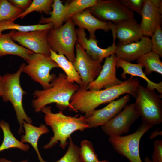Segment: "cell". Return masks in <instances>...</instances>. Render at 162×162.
Returning <instances> with one entry per match:
<instances>
[{"label": "cell", "instance_id": "1", "mask_svg": "<svg viewBox=\"0 0 162 162\" xmlns=\"http://www.w3.org/2000/svg\"><path fill=\"white\" fill-rule=\"evenodd\" d=\"M140 85L138 79L131 76L118 85L99 91L80 87L72 96L68 108L71 111L84 113V116L88 117L100 105L114 100L122 95L128 94L134 98Z\"/></svg>", "mask_w": 162, "mask_h": 162}, {"label": "cell", "instance_id": "2", "mask_svg": "<svg viewBox=\"0 0 162 162\" xmlns=\"http://www.w3.org/2000/svg\"><path fill=\"white\" fill-rule=\"evenodd\" d=\"M41 111L44 114V119L46 124L52 129L53 135L50 140L43 148H50L60 142L59 146L64 149L68 144L67 140L75 131L80 130L82 131L88 128L84 116L78 117L67 116L62 111L56 113L52 112L50 106H46Z\"/></svg>", "mask_w": 162, "mask_h": 162}, {"label": "cell", "instance_id": "3", "mask_svg": "<svg viewBox=\"0 0 162 162\" xmlns=\"http://www.w3.org/2000/svg\"><path fill=\"white\" fill-rule=\"evenodd\" d=\"M80 87L77 84L69 82L65 74L59 73L52 82L50 88L34 91L32 107L36 112H38L46 105L55 103L60 109L63 110L68 108L72 96Z\"/></svg>", "mask_w": 162, "mask_h": 162}, {"label": "cell", "instance_id": "4", "mask_svg": "<svg viewBox=\"0 0 162 162\" xmlns=\"http://www.w3.org/2000/svg\"><path fill=\"white\" fill-rule=\"evenodd\" d=\"M75 25L70 18L61 27L49 29L46 37L50 49L64 56L73 63L75 59V47L78 39Z\"/></svg>", "mask_w": 162, "mask_h": 162}, {"label": "cell", "instance_id": "5", "mask_svg": "<svg viewBox=\"0 0 162 162\" xmlns=\"http://www.w3.org/2000/svg\"><path fill=\"white\" fill-rule=\"evenodd\" d=\"M25 65L23 63L16 72L8 73L3 76L4 92L2 99L5 102L10 101L14 109L17 119L20 125L18 132L19 134L24 133L22 125L25 121L31 124L33 123L31 118L26 113L22 104L23 96L26 93L21 87L20 78Z\"/></svg>", "mask_w": 162, "mask_h": 162}, {"label": "cell", "instance_id": "6", "mask_svg": "<svg viewBox=\"0 0 162 162\" xmlns=\"http://www.w3.org/2000/svg\"><path fill=\"white\" fill-rule=\"evenodd\" d=\"M162 97L140 85L134 97L135 108L142 122L154 126L162 122Z\"/></svg>", "mask_w": 162, "mask_h": 162}, {"label": "cell", "instance_id": "7", "mask_svg": "<svg viewBox=\"0 0 162 162\" xmlns=\"http://www.w3.org/2000/svg\"><path fill=\"white\" fill-rule=\"evenodd\" d=\"M153 126L143 122L134 133L125 136H109L108 140L118 154L126 158L130 162H142L140 154V140Z\"/></svg>", "mask_w": 162, "mask_h": 162}, {"label": "cell", "instance_id": "8", "mask_svg": "<svg viewBox=\"0 0 162 162\" xmlns=\"http://www.w3.org/2000/svg\"><path fill=\"white\" fill-rule=\"evenodd\" d=\"M27 62L28 64L24 67L22 72L39 83L43 89L50 88L56 77L55 74H50V71L53 68H59L58 65L50 56L34 53Z\"/></svg>", "mask_w": 162, "mask_h": 162}, {"label": "cell", "instance_id": "9", "mask_svg": "<svg viewBox=\"0 0 162 162\" xmlns=\"http://www.w3.org/2000/svg\"><path fill=\"white\" fill-rule=\"evenodd\" d=\"M88 9L98 19L116 24L134 17V12L118 0H98L97 3Z\"/></svg>", "mask_w": 162, "mask_h": 162}, {"label": "cell", "instance_id": "10", "mask_svg": "<svg viewBox=\"0 0 162 162\" xmlns=\"http://www.w3.org/2000/svg\"><path fill=\"white\" fill-rule=\"evenodd\" d=\"M75 47L76 56L73 64L81 79L80 87L87 90L89 84L99 74L102 65L89 56L77 41Z\"/></svg>", "mask_w": 162, "mask_h": 162}, {"label": "cell", "instance_id": "11", "mask_svg": "<svg viewBox=\"0 0 162 162\" xmlns=\"http://www.w3.org/2000/svg\"><path fill=\"white\" fill-rule=\"evenodd\" d=\"M134 103L127 105L124 109L101 127L109 136H121L128 133L131 126L140 118Z\"/></svg>", "mask_w": 162, "mask_h": 162}, {"label": "cell", "instance_id": "12", "mask_svg": "<svg viewBox=\"0 0 162 162\" xmlns=\"http://www.w3.org/2000/svg\"><path fill=\"white\" fill-rule=\"evenodd\" d=\"M48 30L21 32L12 30L11 37L21 46L36 53L50 56V49L47 40Z\"/></svg>", "mask_w": 162, "mask_h": 162}, {"label": "cell", "instance_id": "13", "mask_svg": "<svg viewBox=\"0 0 162 162\" xmlns=\"http://www.w3.org/2000/svg\"><path fill=\"white\" fill-rule=\"evenodd\" d=\"M130 100V95L127 94L119 99L110 102L102 109L95 110L90 116H84L88 128L104 125L120 112Z\"/></svg>", "mask_w": 162, "mask_h": 162}, {"label": "cell", "instance_id": "14", "mask_svg": "<svg viewBox=\"0 0 162 162\" xmlns=\"http://www.w3.org/2000/svg\"><path fill=\"white\" fill-rule=\"evenodd\" d=\"M118 58L115 53L105 58L99 74L89 84L87 90L99 91L118 85L123 82L116 77V64Z\"/></svg>", "mask_w": 162, "mask_h": 162}, {"label": "cell", "instance_id": "15", "mask_svg": "<svg viewBox=\"0 0 162 162\" xmlns=\"http://www.w3.org/2000/svg\"><path fill=\"white\" fill-rule=\"evenodd\" d=\"M76 31L78 38L77 41L94 60L101 63L104 58L115 53L117 48L115 35H112L113 43L112 45L106 49H102L98 46V41L96 38H87L84 28H78Z\"/></svg>", "mask_w": 162, "mask_h": 162}, {"label": "cell", "instance_id": "16", "mask_svg": "<svg viewBox=\"0 0 162 162\" xmlns=\"http://www.w3.org/2000/svg\"><path fill=\"white\" fill-rule=\"evenodd\" d=\"M116 46L115 54L117 57L130 62L137 60L142 56L152 51L151 39L145 36L138 41Z\"/></svg>", "mask_w": 162, "mask_h": 162}, {"label": "cell", "instance_id": "17", "mask_svg": "<svg viewBox=\"0 0 162 162\" xmlns=\"http://www.w3.org/2000/svg\"><path fill=\"white\" fill-rule=\"evenodd\" d=\"M113 24L116 37L118 39L117 44L136 42L144 36L139 24L134 17Z\"/></svg>", "mask_w": 162, "mask_h": 162}, {"label": "cell", "instance_id": "18", "mask_svg": "<svg viewBox=\"0 0 162 162\" xmlns=\"http://www.w3.org/2000/svg\"><path fill=\"white\" fill-rule=\"evenodd\" d=\"M162 13V11L155 7L151 0H144L139 24L144 36L151 37L157 27L161 26Z\"/></svg>", "mask_w": 162, "mask_h": 162}, {"label": "cell", "instance_id": "19", "mask_svg": "<svg viewBox=\"0 0 162 162\" xmlns=\"http://www.w3.org/2000/svg\"><path fill=\"white\" fill-rule=\"evenodd\" d=\"M75 25L79 28H86L88 31L91 38H96V31L102 29L105 32L110 30L112 22L111 21H101L94 17L88 9L83 12L72 15L70 17Z\"/></svg>", "mask_w": 162, "mask_h": 162}, {"label": "cell", "instance_id": "20", "mask_svg": "<svg viewBox=\"0 0 162 162\" xmlns=\"http://www.w3.org/2000/svg\"><path fill=\"white\" fill-rule=\"evenodd\" d=\"M116 68H121L123 72L121 76L124 79H126V75H130L131 76H137L144 80L147 82L146 87L151 90L156 89L158 93L162 94V81L158 83L151 80L145 74L143 70L144 65L140 64H134L118 58L116 64Z\"/></svg>", "mask_w": 162, "mask_h": 162}, {"label": "cell", "instance_id": "21", "mask_svg": "<svg viewBox=\"0 0 162 162\" xmlns=\"http://www.w3.org/2000/svg\"><path fill=\"white\" fill-rule=\"evenodd\" d=\"M11 33L10 31L0 34V58L7 55H13L22 58L27 62L34 52L14 42L11 38Z\"/></svg>", "mask_w": 162, "mask_h": 162}, {"label": "cell", "instance_id": "22", "mask_svg": "<svg viewBox=\"0 0 162 162\" xmlns=\"http://www.w3.org/2000/svg\"><path fill=\"white\" fill-rule=\"evenodd\" d=\"M25 134L21 136L20 141L23 143H30L36 151L40 162H47L41 157L38 147V142L40 136L44 134H48L49 130L44 124H41L38 127L24 121L22 125Z\"/></svg>", "mask_w": 162, "mask_h": 162}, {"label": "cell", "instance_id": "23", "mask_svg": "<svg viewBox=\"0 0 162 162\" xmlns=\"http://www.w3.org/2000/svg\"><path fill=\"white\" fill-rule=\"evenodd\" d=\"M69 3L64 5L60 0H54L52 5V10L50 12V16L45 17L42 16L39 22V24H45L52 23L53 28H58L63 25L65 22L68 10Z\"/></svg>", "mask_w": 162, "mask_h": 162}, {"label": "cell", "instance_id": "24", "mask_svg": "<svg viewBox=\"0 0 162 162\" xmlns=\"http://www.w3.org/2000/svg\"><path fill=\"white\" fill-rule=\"evenodd\" d=\"M50 52V57L64 71L68 81L71 83H76L80 86L82 82L81 79L73 63L63 55L58 54L51 49Z\"/></svg>", "mask_w": 162, "mask_h": 162}, {"label": "cell", "instance_id": "25", "mask_svg": "<svg viewBox=\"0 0 162 162\" xmlns=\"http://www.w3.org/2000/svg\"><path fill=\"white\" fill-rule=\"evenodd\" d=\"M9 124L2 120L0 122V127L2 130L3 139L0 146V152L12 148H17L25 152L28 151L30 146L18 140L11 131Z\"/></svg>", "mask_w": 162, "mask_h": 162}, {"label": "cell", "instance_id": "26", "mask_svg": "<svg viewBox=\"0 0 162 162\" xmlns=\"http://www.w3.org/2000/svg\"><path fill=\"white\" fill-rule=\"evenodd\" d=\"M160 58L159 55L151 51L140 58L137 62L144 65L145 68L144 73L146 76L153 72L162 75V63Z\"/></svg>", "mask_w": 162, "mask_h": 162}, {"label": "cell", "instance_id": "27", "mask_svg": "<svg viewBox=\"0 0 162 162\" xmlns=\"http://www.w3.org/2000/svg\"><path fill=\"white\" fill-rule=\"evenodd\" d=\"M53 27L52 23L45 24L22 25L15 23L14 22L5 21L0 22V34L4 31L11 29L21 32H28L39 30H48Z\"/></svg>", "mask_w": 162, "mask_h": 162}, {"label": "cell", "instance_id": "28", "mask_svg": "<svg viewBox=\"0 0 162 162\" xmlns=\"http://www.w3.org/2000/svg\"><path fill=\"white\" fill-rule=\"evenodd\" d=\"M24 11L12 5L7 0H0V22L5 21L14 22Z\"/></svg>", "mask_w": 162, "mask_h": 162}, {"label": "cell", "instance_id": "29", "mask_svg": "<svg viewBox=\"0 0 162 162\" xmlns=\"http://www.w3.org/2000/svg\"><path fill=\"white\" fill-rule=\"evenodd\" d=\"M53 0H33L29 7L16 19L23 18L28 14L34 11L39 12L40 14L44 13L47 15H49L52 10Z\"/></svg>", "mask_w": 162, "mask_h": 162}, {"label": "cell", "instance_id": "30", "mask_svg": "<svg viewBox=\"0 0 162 162\" xmlns=\"http://www.w3.org/2000/svg\"><path fill=\"white\" fill-rule=\"evenodd\" d=\"M98 0H73L69 3L65 22L73 15L81 13L92 7L97 3Z\"/></svg>", "mask_w": 162, "mask_h": 162}, {"label": "cell", "instance_id": "31", "mask_svg": "<svg viewBox=\"0 0 162 162\" xmlns=\"http://www.w3.org/2000/svg\"><path fill=\"white\" fill-rule=\"evenodd\" d=\"M80 157L81 162H97L99 160L92 143L87 140L81 142Z\"/></svg>", "mask_w": 162, "mask_h": 162}, {"label": "cell", "instance_id": "32", "mask_svg": "<svg viewBox=\"0 0 162 162\" xmlns=\"http://www.w3.org/2000/svg\"><path fill=\"white\" fill-rule=\"evenodd\" d=\"M69 145L63 156L56 162H81L80 157V147L75 144L71 137Z\"/></svg>", "mask_w": 162, "mask_h": 162}, {"label": "cell", "instance_id": "33", "mask_svg": "<svg viewBox=\"0 0 162 162\" xmlns=\"http://www.w3.org/2000/svg\"><path fill=\"white\" fill-rule=\"evenodd\" d=\"M151 39L152 51L162 57V30L161 26H158Z\"/></svg>", "mask_w": 162, "mask_h": 162}, {"label": "cell", "instance_id": "34", "mask_svg": "<svg viewBox=\"0 0 162 162\" xmlns=\"http://www.w3.org/2000/svg\"><path fill=\"white\" fill-rule=\"evenodd\" d=\"M122 3L128 9L140 16L144 0H122Z\"/></svg>", "mask_w": 162, "mask_h": 162}, {"label": "cell", "instance_id": "35", "mask_svg": "<svg viewBox=\"0 0 162 162\" xmlns=\"http://www.w3.org/2000/svg\"><path fill=\"white\" fill-rule=\"evenodd\" d=\"M153 162H162V140H155L154 142V149L152 156Z\"/></svg>", "mask_w": 162, "mask_h": 162}, {"label": "cell", "instance_id": "36", "mask_svg": "<svg viewBox=\"0 0 162 162\" xmlns=\"http://www.w3.org/2000/svg\"><path fill=\"white\" fill-rule=\"evenodd\" d=\"M8 1L13 6L23 11L29 7L32 2V0H9Z\"/></svg>", "mask_w": 162, "mask_h": 162}, {"label": "cell", "instance_id": "37", "mask_svg": "<svg viewBox=\"0 0 162 162\" xmlns=\"http://www.w3.org/2000/svg\"><path fill=\"white\" fill-rule=\"evenodd\" d=\"M160 128H159L152 133L149 136V139L150 140L153 139L157 136L162 135V132L160 131Z\"/></svg>", "mask_w": 162, "mask_h": 162}, {"label": "cell", "instance_id": "38", "mask_svg": "<svg viewBox=\"0 0 162 162\" xmlns=\"http://www.w3.org/2000/svg\"><path fill=\"white\" fill-rule=\"evenodd\" d=\"M154 6L162 11V1L161 0H151Z\"/></svg>", "mask_w": 162, "mask_h": 162}, {"label": "cell", "instance_id": "39", "mask_svg": "<svg viewBox=\"0 0 162 162\" xmlns=\"http://www.w3.org/2000/svg\"><path fill=\"white\" fill-rule=\"evenodd\" d=\"M4 85L3 76L0 75V96L2 98L4 94Z\"/></svg>", "mask_w": 162, "mask_h": 162}, {"label": "cell", "instance_id": "40", "mask_svg": "<svg viewBox=\"0 0 162 162\" xmlns=\"http://www.w3.org/2000/svg\"><path fill=\"white\" fill-rule=\"evenodd\" d=\"M28 160H24L20 161L17 162H28ZM0 162H15L9 160H8L4 158H0Z\"/></svg>", "mask_w": 162, "mask_h": 162}, {"label": "cell", "instance_id": "41", "mask_svg": "<svg viewBox=\"0 0 162 162\" xmlns=\"http://www.w3.org/2000/svg\"><path fill=\"white\" fill-rule=\"evenodd\" d=\"M144 160L145 162H153L147 156L145 158Z\"/></svg>", "mask_w": 162, "mask_h": 162}, {"label": "cell", "instance_id": "42", "mask_svg": "<svg viewBox=\"0 0 162 162\" xmlns=\"http://www.w3.org/2000/svg\"><path fill=\"white\" fill-rule=\"evenodd\" d=\"M97 162H109V161L106 160H104L102 161H98Z\"/></svg>", "mask_w": 162, "mask_h": 162}]
</instances>
